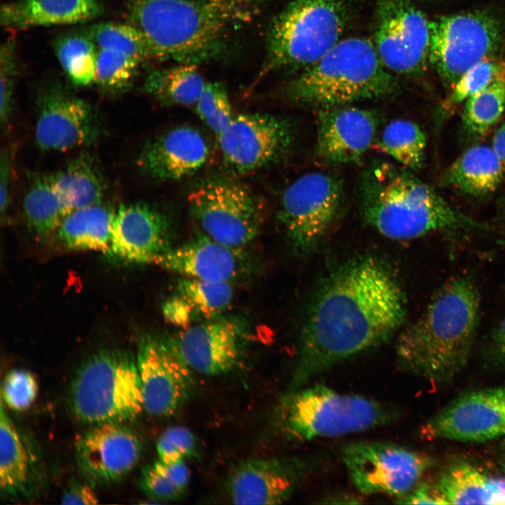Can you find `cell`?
<instances>
[{
    "mask_svg": "<svg viewBox=\"0 0 505 505\" xmlns=\"http://www.w3.org/2000/svg\"><path fill=\"white\" fill-rule=\"evenodd\" d=\"M79 469L93 485L112 483L136 466L142 452L140 437L123 423L92 425L74 443Z\"/></svg>",
    "mask_w": 505,
    "mask_h": 505,
    "instance_id": "20",
    "label": "cell"
},
{
    "mask_svg": "<svg viewBox=\"0 0 505 505\" xmlns=\"http://www.w3.org/2000/svg\"><path fill=\"white\" fill-rule=\"evenodd\" d=\"M423 1H429V0H423Z\"/></svg>",
    "mask_w": 505,
    "mask_h": 505,
    "instance_id": "53",
    "label": "cell"
},
{
    "mask_svg": "<svg viewBox=\"0 0 505 505\" xmlns=\"http://www.w3.org/2000/svg\"><path fill=\"white\" fill-rule=\"evenodd\" d=\"M23 213L36 236L45 237L57 231L69 212L55 191L50 175L34 180L24 198Z\"/></svg>",
    "mask_w": 505,
    "mask_h": 505,
    "instance_id": "32",
    "label": "cell"
},
{
    "mask_svg": "<svg viewBox=\"0 0 505 505\" xmlns=\"http://www.w3.org/2000/svg\"><path fill=\"white\" fill-rule=\"evenodd\" d=\"M314 454L251 458L232 470L227 489L235 504H278L290 499L321 466Z\"/></svg>",
    "mask_w": 505,
    "mask_h": 505,
    "instance_id": "15",
    "label": "cell"
},
{
    "mask_svg": "<svg viewBox=\"0 0 505 505\" xmlns=\"http://www.w3.org/2000/svg\"><path fill=\"white\" fill-rule=\"evenodd\" d=\"M153 264L182 276L212 282L231 283L250 269L243 248L224 245L203 232L172 247L158 256Z\"/></svg>",
    "mask_w": 505,
    "mask_h": 505,
    "instance_id": "23",
    "label": "cell"
},
{
    "mask_svg": "<svg viewBox=\"0 0 505 505\" xmlns=\"http://www.w3.org/2000/svg\"><path fill=\"white\" fill-rule=\"evenodd\" d=\"M0 73V120L1 126L6 127L13 112V87L16 73L15 45L12 40L1 46Z\"/></svg>",
    "mask_w": 505,
    "mask_h": 505,
    "instance_id": "43",
    "label": "cell"
},
{
    "mask_svg": "<svg viewBox=\"0 0 505 505\" xmlns=\"http://www.w3.org/2000/svg\"><path fill=\"white\" fill-rule=\"evenodd\" d=\"M168 216L144 203L121 206L114 214L107 255L127 264H153L172 246Z\"/></svg>",
    "mask_w": 505,
    "mask_h": 505,
    "instance_id": "21",
    "label": "cell"
},
{
    "mask_svg": "<svg viewBox=\"0 0 505 505\" xmlns=\"http://www.w3.org/2000/svg\"><path fill=\"white\" fill-rule=\"evenodd\" d=\"M430 32L429 64L449 88L474 65L501 57L505 50L504 24L489 11L436 17Z\"/></svg>",
    "mask_w": 505,
    "mask_h": 505,
    "instance_id": "9",
    "label": "cell"
},
{
    "mask_svg": "<svg viewBox=\"0 0 505 505\" xmlns=\"http://www.w3.org/2000/svg\"><path fill=\"white\" fill-rule=\"evenodd\" d=\"M231 283L182 276L175 285L173 296L192 321H205L220 316L230 306L234 295Z\"/></svg>",
    "mask_w": 505,
    "mask_h": 505,
    "instance_id": "31",
    "label": "cell"
},
{
    "mask_svg": "<svg viewBox=\"0 0 505 505\" xmlns=\"http://www.w3.org/2000/svg\"><path fill=\"white\" fill-rule=\"evenodd\" d=\"M50 177L55 191L69 213L100 204L103 198V180L90 157L73 159Z\"/></svg>",
    "mask_w": 505,
    "mask_h": 505,
    "instance_id": "29",
    "label": "cell"
},
{
    "mask_svg": "<svg viewBox=\"0 0 505 505\" xmlns=\"http://www.w3.org/2000/svg\"><path fill=\"white\" fill-rule=\"evenodd\" d=\"M400 416L391 405L316 384L294 389L283 398L277 426L287 439L304 442L387 426Z\"/></svg>",
    "mask_w": 505,
    "mask_h": 505,
    "instance_id": "6",
    "label": "cell"
},
{
    "mask_svg": "<svg viewBox=\"0 0 505 505\" xmlns=\"http://www.w3.org/2000/svg\"><path fill=\"white\" fill-rule=\"evenodd\" d=\"M374 41L394 74L416 76L429 64L430 21L411 0H377Z\"/></svg>",
    "mask_w": 505,
    "mask_h": 505,
    "instance_id": "13",
    "label": "cell"
},
{
    "mask_svg": "<svg viewBox=\"0 0 505 505\" xmlns=\"http://www.w3.org/2000/svg\"><path fill=\"white\" fill-rule=\"evenodd\" d=\"M248 338L247 326L241 318L220 316L192 325L171 339L194 372L217 376L240 364Z\"/></svg>",
    "mask_w": 505,
    "mask_h": 505,
    "instance_id": "18",
    "label": "cell"
},
{
    "mask_svg": "<svg viewBox=\"0 0 505 505\" xmlns=\"http://www.w3.org/2000/svg\"><path fill=\"white\" fill-rule=\"evenodd\" d=\"M11 152L5 149L1 152L0 165L1 180V213L3 215L7 211L10 203L11 176Z\"/></svg>",
    "mask_w": 505,
    "mask_h": 505,
    "instance_id": "48",
    "label": "cell"
},
{
    "mask_svg": "<svg viewBox=\"0 0 505 505\" xmlns=\"http://www.w3.org/2000/svg\"><path fill=\"white\" fill-rule=\"evenodd\" d=\"M115 213L100 203L69 213L57 229L68 249L106 252L109 247Z\"/></svg>",
    "mask_w": 505,
    "mask_h": 505,
    "instance_id": "28",
    "label": "cell"
},
{
    "mask_svg": "<svg viewBox=\"0 0 505 505\" xmlns=\"http://www.w3.org/2000/svg\"><path fill=\"white\" fill-rule=\"evenodd\" d=\"M266 1L130 0L128 11L152 58L197 64L218 56Z\"/></svg>",
    "mask_w": 505,
    "mask_h": 505,
    "instance_id": "2",
    "label": "cell"
},
{
    "mask_svg": "<svg viewBox=\"0 0 505 505\" xmlns=\"http://www.w3.org/2000/svg\"><path fill=\"white\" fill-rule=\"evenodd\" d=\"M90 483L73 481L69 484L61 497L62 504L93 505L99 499Z\"/></svg>",
    "mask_w": 505,
    "mask_h": 505,
    "instance_id": "46",
    "label": "cell"
},
{
    "mask_svg": "<svg viewBox=\"0 0 505 505\" xmlns=\"http://www.w3.org/2000/svg\"><path fill=\"white\" fill-rule=\"evenodd\" d=\"M34 134L41 149L64 152L95 142L99 126L89 103L55 85L38 96Z\"/></svg>",
    "mask_w": 505,
    "mask_h": 505,
    "instance_id": "19",
    "label": "cell"
},
{
    "mask_svg": "<svg viewBox=\"0 0 505 505\" xmlns=\"http://www.w3.org/2000/svg\"><path fill=\"white\" fill-rule=\"evenodd\" d=\"M406 312L404 291L382 260L363 255L339 266L321 282L309 306L293 390L387 342L401 327Z\"/></svg>",
    "mask_w": 505,
    "mask_h": 505,
    "instance_id": "1",
    "label": "cell"
},
{
    "mask_svg": "<svg viewBox=\"0 0 505 505\" xmlns=\"http://www.w3.org/2000/svg\"><path fill=\"white\" fill-rule=\"evenodd\" d=\"M490 504H505V480L490 478Z\"/></svg>",
    "mask_w": 505,
    "mask_h": 505,
    "instance_id": "51",
    "label": "cell"
},
{
    "mask_svg": "<svg viewBox=\"0 0 505 505\" xmlns=\"http://www.w3.org/2000/svg\"><path fill=\"white\" fill-rule=\"evenodd\" d=\"M140 485L147 494L159 500L174 501L182 494L154 462L142 469Z\"/></svg>",
    "mask_w": 505,
    "mask_h": 505,
    "instance_id": "44",
    "label": "cell"
},
{
    "mask_svg": "<svg viewBox=\"0 0 505 505\" xmlns=\"http://www.w3.org/2000/svg\"><path fill=\"white\" fill-rule=\"evenodd\" d=\"M88 35L98 49L119 50L140 62L152 58L144 35L130 23L97 24L91 27Z\"/></svg>",
    "mask_w": 505,
    "mask_h": 505,
    "instance_id": "38",
    "label": "cell"
},
{
    "mask_svg": "<svg viewBox=\"0 0 505 505\" xmlns=\"http://www.w3.org/2000/svg\"><path fill=\"white\" fill-rule=\"evenodd\" d=\"M102 12L100 0H15L1 6L0 20L6 29H23L85 22Z\"/></svg>",
    "mask_w": 505,
    "mask_h": 505,
    "instance_id": "25",
    "label": "cell"
},
{
    "mask_svg": "<svg viewBox=\"0 0 505 505\" xmlns=\"http://www.w3.org/2000/svg\"><path fill=\"white\" fill-rule=\"evenodd\" d=\"M136 362L144 410L155 417L176 413L191 396L193 370L172 339L146 337L139 343Z\"/></svg>",
    "mask_w": 505,
    "mask_h": 505,
    "instance_id": "16",
    "label": "cell"
},
{
    "mask_svg": "<svg viewBox=\"0 0 505 505\" xmlns=\"http://www.w3.org/2000/svg\"><path fill=\"white\" fill-rule=\"evenodd\" d=\"M504 207H505V203H504Z\"/></svg>",
    "mask_w": 505,
    "mask_h": 505,
    "instance_id": "54",
    "label": "cell"
},
{
    "mask_svg": "<svg viewBox=\"0 0 505 505\" xmlns=\"http://www.w3.org/2000/svg\"><path fill=\"white\" fill-rule=\"evenodd\" d=\"M340 453L349 478L359 492L396 499L413 489L433 463L425 454L382 441L349 442L341 447Z\"/></svg>",
    "mask_w": 505,
    "mask_h": 505,
    "instance_id": "12",
    "label": "cell"
},
{
    "mask_svg": "<svg viewBox=\"0 0 505 505\" xmlns=\"http://www.w3.org/2000/svg\"><path fill=\"white\" fill-rule=\"evenodd\" d=\"M480 316V297L471 278L454 276L435 292L419 319L398 337V368L436 384L451 381L464 368Z\"/></svg>",
    "mask_w": 505,
    "mask_h": 505,
    "instance_id": "3",
    "label": "cell"
},
{
    "mask_svg": "<svg viewBox=\"0 0 505 505\" xmlns=\"http://www.w3.org/2000/svg\"><path fill=\"white\" fill-rule=\"evenodd\" d=\"M195 105L199 118L217 136L234 116L227 90L220 82L206 83Z\"/></svg>",
    "mask_w": 505,
    "mask_h": 505,
    "instance_id": "40",
    "label": "cell"
},
{
    "mask_svg": "<svg viewBox=\"0 0 505 505\" xmlns=\"http://www.w3.org/2000/svg\"><path fill=\"white\" fill-rule=\"evenodd\" d=\"M505 109V72L485 88L469 97L462 116L464 133L470 139L483 137Z\"/></svg>",
    "mask_w": 505,
    "mask_h": 505,
    "instance_id": "35",
    "label": "cell"
},
{
    "mask_svg": "<svg viewBox=\"0 0 505 505\" xmlns=\"http://www.w3.org/2000/svg\"><path fill=\"white\" fill-rule=\"evenodd\" d=\"M359 498L355 495H351L347 494H335L332 497H329L327 500L329 501L330 504H358L359 503Z\"/></svg>",
    "mask_w": 505,
    "mask_h": 505,
    "instance_id": "52",
    "label": "cell"
},
{
    "mask_svg": "<svg viewBox=\"0 0 505 505\" xmlns=\"http://www.w3.org/2000/svg\"><path fill=\"white\" fill-rule=\"evenodd\" d=\"M397 504H447L435 485L419 482L404 496L396 499Z\"/></svg>",
    "mask_w": 505,
    "mask_h": 505,
    "instance_id": "45",
    "label": "cell"
},
{
    "mask_svg": "<svg viewBox=\"0 0 505 505\" xmlns=\"http://www.w3.org/2000/svg\"><path fill=\"white\" fill-rule=\"evenodd\" d=\"M379 123L371 109L349 105L321 108L316 119L318 156L332 165L358 162L375 141Z\"/></svg>",
    "mask_w": 505,
    "mask_h": 505,
    "instance_id": "22",
    "label": "cell"
},
{
    "mask_svg": "<svg viewBox=\"0 0 505 505\" xmlns=\"http://www.w3.org/2000/svg\"><path fill=\"white\" fill-rule=\"evenodd\" d=\"M38 383L32 373L25 370H13L4 377L1 386V399L11 410L22 411L34 402Z\"/></svg>",
    "mask_w": 505,
    "mask_h": 505,
    "instance_id": "41",
    "label": "cell"
},
{
    "mask_svg": "<svg viewBox=\"0 0 505 505\" xmlns=\"http://www.w3.org/2000/svg\"><path fill=\"white\" fill-rule=\"evenodd\" d=\"M344 197L341 179L325 172L307 173L285 187L278 218L296 252L307 255L316 250L335 220Z\"/></svg>",
    "mask_w": 505,
    "mask_h": 505,
    "instance_id": "11",
    "label": "cell"
},
{
    "mask_svg": "<svg viewBox=\"0 0 505 505\" xmlns=\"http://www.w3.org/2000/svg\"><path fill=\"white\" fill-rule=\"evenodd\" d=\"M504 170L492 147L477 144L468 148L449 166L443 180L464 194L485 196L497 189Z\"/></svg>",
    "mask_w": 505,
    "mask_h": 505,
    "instance_id": "26",
    "label": "cell"
},
{
    "mask_svg": "<svg viewBox=\"0 0 505 505\" xmlns=\"http://www.w3.org/2000/svg\"><path fill=\"white\" fill-rule=\"evenodd\" d=\"M68 405L73 416L87 424L137 419L144 407L136 357L112 349L91 354L72 379Z\"/></svg>",
    "mask_w": 505,
    "mask_h": 505,
    "instance_id": "8",
    "label": "cell"
},
{
    "mask_svg": "<svg viewBox=\"0 0 505 505\" xmlns=\"http://www.w3.org/2000/svg\"><path fill=\"white\" fill-rule=\"evenodd\" d=\"M226 170L234 176L258 172L281 161L294 139L291 121L265 113H243L233 116L217 135Z\"/></svg>",
    "mask_w": 505,
    "mask_h": 505,
    "instance_id": "14",
    "label": "cell"
},
{
    "mask_svg": "<svg viewBox=\"0 0 505 505\" xmlns=\"http://www.w3.org/2000/svg\"><path fill=\"white\" fill-rule=\"evenodd\" d=\"M358 192L363 218L391 239H412L436 231L489 230V226L452 207L410 170L388 161L368 163Z\"/></svg>",
    "mask_w": 505,
    "mask_h": 505,
    "instance_id": "4",
    "label": "cell"
},
{
    "mask_svg": "<svg viewBox=\"0 0 505 505\" xmlns=\"http://www.w3.org/2000/svg\"><path fill=\"white\" fill-rule=\"evenodd\" d=\"M209 154L208 142L198 130L179 126L149 141L140 152L137 165L152 180L177 181L198 171Z\"/></svg>",
    "mask_w": 505,
    "mask_h": 505,
    "instance_id": "24",
    "label": "cell"
},
{
    "mask_svg": "<svg viewBox=\"0 0 505 505\" xmlns=\"http://www.w3.org/2000/svg\"><path fill=\"white\" fill-rule=\"evenodd\" d=\"M206 82L196 64L181 62L151 72L144 83V91L169 105H195Z\"/></svg>",
    "mask_w": 505,
    "mask_h": 505,
    "instance_id": "30",
    "label": "cell"
},
{
    "mask_svg": "<svg viewBox=\"0 0 505 505\" xmlns=\"http://www.w3.org/2000/svg\"><path fill=\"white\" fill-rule=\"evenodd\" d=\"M196 440L190 430L183 426H172L162 433L157 440L158 459L171 463L195 456Z\"/></svg>",
    "mask_w": 505,
    "mask_h": 505,
    "instance_id": "42",
    "label": "cell"
},
{
    "mask_svg": "<svg viewBox=\"0 0 505 505\" xmlns=\"http://www.w3.org/2000/svg\"><path fill=\"white\" fill-rule=\"evenodd\" d=\"M347 22L346 0H292L269 25L258 78L311 65L342 39Z\"/></svg>",
    "mask_w": 505,
    "mask_h": 505,
    "instance_id": "7",
    "label": "cell"
},
{
    "mask_svg": "<svg viewBox=\"0 0 505 505\" xmlns=\"http://www.w3.org/2000/svg\"><path fill=\"white\" fill-rule=\"evenodd\" d=\"M490 481L476 467L459 462L443 471L435 485L447 504H490Z\"/></svg>",
    "mask_w": 505,
    "mask_h": 505,
    "instance_id": "33",
    "label": "cell"
},
{
    "mask_svg": "<svg viewBox=\"0 0 505 505\" xmlns=\"http://www.w3.org/2000/svg\"><path fill=\"white\" fill-rule=\"evenodd\" d=\"M376 146L410 170H418L424 164L426 137L412 121L400 119L389 122L377 140Z\"/></svg>",
    "mask_w": 505,
    "mask_h": 505,
    "instance_id": "34",
    "label": "cell"
},
{
    "mask_svg": "<svg viewBox=\"0 0 505 505\" xmlns=\"http://www.w3.org/2000/svg\"><path fill=\"white\" fill-rule=\"evenodd\" d=\"M140 62L119 50L98 49L95 81L107 93H123L131 86Z\"/></svg>",
    "mask_w": 505,
    "mask_h": 505,
    "instance_id": "37",
    "label": "cell"
},
{
    "mask_svg": "<svg viewBox=\"0 0 505 505\" xmlns=\"http://www.w3.org/2000/svg\"><path fill=\"white\" fill-rule=\"evenodd\" d=\"M203 232L232 248H243L259 234L264 206L247 185L233 180L213 179L193 189L187 197Z\"/></svg>",
    "mask_w": 505,
    "mask_h": 505,
    "instance_id": "10",
    "label": "cell"
},
{
    "mask_svg": "<svg viewBox=\"0 0 505 505\" xmlns=\"http://www.w3.org/2000/svg\"><path fill=\"white\" fill-rule=\"evenodd\" d=\"M488 349L494 360L505 366V316L491 332Z\"/></svg>",
    "mask_w": 505,
    "mask_h": 505,
    "instance_id": "49",
    "label": "cell"
},
{
    "mask_svg": "<svg viewBox=\"0 0 505 505\" xmlns=\"http://www.w3.org/2000/svg\"><path fill=\"white\" fill-rule=\"evenodd\" d=\"M97 48L89 35L71 34L57 41V58L74 85L84 86L95 81Z\"/></svg>",
    "mask_w": 505,
    "mask_h": 505,
    "instance_id": "36",
    "label": "cell"
},
{
    "mask_svg": "<svg viewBox=\"0 0 505 505\" xmlns=\"http://www.w3.org/2000/svg\"><path fill=\"white\" fill-rule=\"evenodd\" d=\"M157 468L163 471L175 487L182 494L189 483L190 473L184 460L164 463L160 460L154 462Z\"/></svg>",
    "mask_w": 505,
    "mask_h": 505,
    "instance_id": "47",
    "label": "cell"
},
{
    "mask_svg": "<svg viewBox=\"0 0 505 505\" xmlns=\"http://www.w3.org/2000/svg\"><path fill=\"white\" fill-rule=\"evenodd\" d=\"M505 72V58L485 59L469 69L451 88L441 105L443 114H448L460 103L485 88Z\"/></svg>",
    "mask_w": 505,
    "mask_h": 505,
    "instance_id": "39",
    "label": "cell"
},
{
    "mask_svg": "<svg viewBox=\"0 0 505 505\" xmlns=\"http://www.w3.org/2000/svg\"><path fill=\"white\" fill-rule=\"evenodd\" d=\"M492 147L505 169V122L496 130Z\"/></svg>",
    "mask_w": 505,
    "mask_h": 505,
    "instance_id": "50",
    "label": "cell"
},
{
    "mask_svg": "<svg viewBox=\"0 0 505 505\" xmlns=\"http://www.w3.org/2000/svg\"><path fill=\"white\" fill-rule=\"evenodd\" d=\"M0 408V487L8 497L27 495L32 485L33 463L20 432Z\"/></svg>",
    "mask_w": 505,
    "mask_h": 505,
    "instance_id": "27",
    "label": "cell"
},
{
    "mask_svg": "<svg viewBox=\"0 0 505 505\" xmlns=\"http://www.w3.org/2000/svg\"><path fill=\"white\" fill-rule=\"evenodd\" d=\"M504 435L505 386L460 395L419 430L420 437L426 440L483 443Z\"/></svg>",
    "mask_w": 505,
    "mask_h": 505,
    "instance_id": "17",
    "label": "cell"
},
{
    "mask_svg": "<svg viewBox=\"0 0 505 505\" xmlns=\"http://www.w3.org/2000/svg\"><path fill=\"white\" fill-rule=\"evenodd\" d=\"M396 74L383 64L372 41L342 39L321 58L302 69L283 89L292 104L321 108L393 95Z\"/></svg>",
    "mask_w": 505,
    "mask_h": 505,
    "instance_id": "5",
    "label": "cell"
}]
</instances>
